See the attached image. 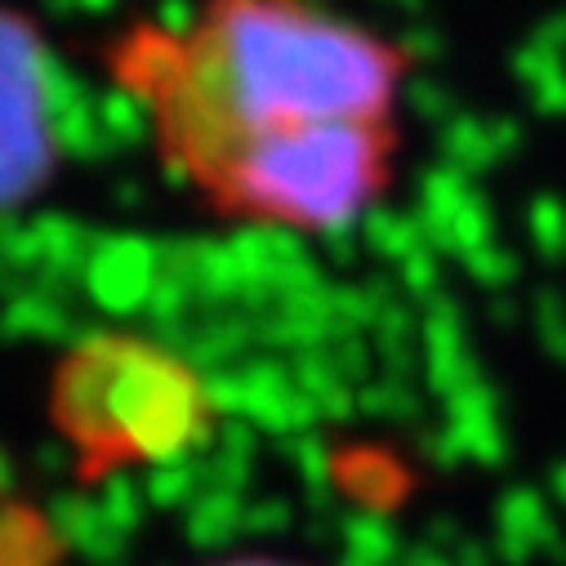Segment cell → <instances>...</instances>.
I'll return each instance as SVG.
<instances>
[{"label":"cell","mask_w":566,"mask_h":566,"mask_svg":"<svg viewBox=\"0 0 566 566\" xmlns=\"http://www.w3.org/2000/svg\"><path fill=\"white\" fill-rule=\"evenodd\" d=\"M112 76L161 161L228 219L326 232L388 188L406 54L313 0H201L184 28L138 23Z\"/></svg>","instance_id":"1"},{"label":"cell","mask_w":566,"mask_h":566,"mask_svg":"<svg viewBox=\"0 0 566 566\" xmlns=\"http://www.w3.org/2000/svg\"><path fill=\"white\" fill-rule=\"evenodd\" d=\"M59 166L50 50L28 14L0 6V214L41 197Z\"/></svg>","instance_id":"3"},{"label":"cell","mask_w":566,"mask_h":566,"mask_svg":"<svg viewBox=\"0 0 566 566\" xmlns=\"http://www.w3.org/2000/svg\"><path fill=\"white\" fill-rule=\"evenodd\" d=\"M59 423L94 455H157L197 423V379L157 348L103 339L63 366L54 388Z\"/></svg>","instance_id":"2"},{"label":"cell","mask_w":566,"mask_h":566,"mask_svg":"<svg viewBox=\"0 0 566 566\" xmlns=\"http://www.w3.org/2000/svg\"><path fill=\"white\" fill-rule=\"evenodd\" d=\"M210 566H300V562L268 557V553H241V557H223V562H210Z\"/></svg>","instance_id":"4"}]
</instances>
